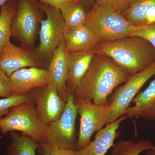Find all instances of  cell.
<instances>
[{
    "instance_id": "obj_3",
    "label": "cell",
    "mask_w": 155,
    "mask_h": 155,
    "mask_svg": "<svg viewBox=\"0 0 155 155\" xmlns=\"http://www.w3.org/2000/svg\"><path fill=\"white\" fill-rule=\"evenodd\" d=\"M85 25L98 43L130 36L138 27L110 6L96 3L87 13Z\"/></svg>"
},
{
    "instance_id": "obj_2",
    "label": "cell",
    "mask_w": 155,
    "mask_h": 155,
    "mask_svg": "<svg viewBox=\"0 0 155 155\" xmlns=\"http://www.w3.org/2000/svg\"><path fill=\"white\" fill-rule=\"evenodd\" d=\"M96 53L109 57L132 75L155 63V49L144 39L137 36L98 43Z\"/></svg>"
},
{
    "instance_id": "obj_9",
    "label": "cell",
    "mask_w": 155,
    "mask_h": 155,
    "mask_svg": "<svg viewBox=\"0 0 155 155\" xmlns=\"http://www.w3.org/2000/svg\"><path fill=\"white\" fill-rule=\"evenodd\" d=\"M109 102L97 105L89 101L82 100L77 104V112L80 117V125L77 138V150L84 148L90 142L92 135L106 125Z\"/></svg>"
},
{
    "instance_id": "obj_20",
    "label": "cell",
    "mask_w": 155,
    "mask_h": 155,
    "mask_svg": "<svg viewBox=\"0 0 155 155\" xmlns=\"http://www.w3.org/2000/svg\"><path fill=\"white\" fill-rule=\"evenodd\" d=\"M17 9L15 0H8L0 11V53L11 36V25Z\"/></svg>"
},
{
    "instance_id": "obj_19",
    "label": "cell",
    "mask_w": 155,
    "mask_h": 155,
    "mask_svg": "<svg viewBox=\"0 0 155 155\" xmlns=\"http://www.w3.org/2000/svg\"><path fill=\"white\" fill-rule=\"evenodd\" d=\"M11 142L6 149L7 155H37L36 150L40 144L23 133L10 132Z\"/></svg>"
},
{
    "instance_id": "obj_11",
    "label": "cell",
    "mask_w": 155,
    "mask_h": 155,
    "mask_svg": "<svg viewBox=\"0 0 155 155\" xmlns=\"http://www.w3.org/2000/svg\"><path fill=\"white\" fill-rule=\"evenodd\" d=\"M48 65L39 58L34 49L17 46L10 40L0 53V70L8 76L22 68L35 67L47 69Z\"/></svg>"
},
{
    "instance_id": "obj_4",
    "label": "cell",
    "mask_w": 155,
    "mask_h": 155,
    "mask_svg": "<svg viewBox=\"0 0 155 155\" xmlns=\"http://www.w3.org/2000/svg\"><path fill=\"white\" fill-rule=\"evenodd\" d=\"M0 130L3 134L12 131H21L38 143H44L48 132L47 125L37 116L35 104L31 98L12 108L0 120Z\"/></svg>"
},
{
    "instance_id": "obj_1",
    "label": "cell",
    "mask_w": 155,
    "mask_h": 155,
    "mask_svg": "<svg viewBox=\"0 0 155 155\" xmlns=\"http://www.w3.org/2000/svg\"><path fill=\"white\" fill-rule=\"evenodd\" d=\"M131 76L111 58L96 54L73 95L74 104L85 100L97 105L106 104L114 89Z\"/></svg>"
},
{
    "instance_id": "obj_17",
    "label": "cell",
    "mask_w": 155,
    "mask_h": 155,
    "mask_svg": "<svg viewBox=\"0 0 155 155\" xmlns=\"http://www.w3.org/2000/svg\"><path fill=\"white\" fill-rule=\"evenodd\" d=\"M135 105L129 107L124 115L129 117L155 120V78L133 100Z\"/></svg>"
},
{
    "instance_id": "obj_6",
    "label": "cell",
    "mask_w": 155,
    "mask_h": 155,
    "mask_svg": "<svg viewBox=\"0 0 155 155\" xmlns=\"http://www.w3.org/2000/svg\"><path fill=\"white\" fill-rule=\"evenodd\" d=\"M40 5L46 17L41 23L39 43L34 51L48 65L53 53L64 39L65 26L60 9L41 3Z\"/></svg>"
},
{
    "instance_id": "obj_30",
    "label": "cell",
    "mask_w": 155,
    "mask_h": 155,
    "mask_svg": "<svg viewBox=\"0 0 155 155\" xmlns=\"http://www.w3.org/2000/svg\"><path fill=\"white\" fill-rule=\"evenodd\" d=\"M8 0H0V7H2Z\"/></svg>"
},
{
    "instance_id": "obj_15",
    "label": "cell",
    "mask_w": 155,
    "mask_h": 155,
    "mask_svg": "<svg viewBox=\"0 0 155 155\" xmlns=\"http://www.w3.org/2000/svg\"><path fill=\"white\" fill-rule=\"evenodd\" d=\"M67 55L63 39L53 53L47 68L58 94L66 102L69 95L67 85L68 75Z\"/></svg>"
},
{
    "instance_id": "obj_33",
    "label": "cell",
    "mask_w": 155,
    "mask_h": 155,
    "mask_svg": "<svg viewBox=\"0 0 155 155\" xmlns=\"http://www.w3.org/2000/svg\"><path fill=\"white\" fill-rule=\"evenodd\" d=\"M125 1H126V2H127V3H128V2H129L130 0H125Z\"/></svg>"
},
{
    "instance_id": "obj_10",
    "label": "cell",
    "mask_w": 155,
    "mask_h": 155,
    "mask_svg": "<svg viewBox=\"0 0 155 155\" xmlns=\"http://www.w3.org/2000/svg\"><path fill=\"white\" fill-rule=\"evenodd\" d=\"M30 93L35 104L37 116L42 123L48 125L60 118L67 102L59 96L52 81L34 89Z\"/></svg>"
},
{
    "instance_id": "obj_24",
    "label": "cell",
    "mask_w": 155,
    "mask_h": 155,
    "mask_svg": "<svg viewBox=\"0 0 155 155\" xmlns=\"http://www.w3.org/2000/svg\"><path fill=\"white\" fill-rule=\"evenodd\" d=\"M130 36H137L144 39L153 47L155 49V23L148 26L138 27Z\"/></svg>"
},
{
    "instance_id": "obj_22",
    "label": "cell",
    "mask_w": 155,
    "mask_h": 155,
    "mask_svg": "<svg viewBox=\"0 0 155 155\" xmlns=\"http://www.w3.org/2000/svg\"><path fill=\"white\" fill-rule=\"evenodd\" d=\"M154 146L149 140H121L114 143L111 155H139L144 151L153 149Z\"/></svg>"
},
{
    "instance_id": "obj_27",
    "label": "cell",
    "mask_w": 155,
    "mask_h": 155,
    "mask_svg": "<svg viewBox=\"0 0 155 155\" xmlns=\"http://www.w3.org/2000/svg\"><path fill=\"white\" fill-rule=\"evenodd\" d=\"M96 3L98 5L110 6L120 14L124 11L127 5L125 0H96Z\"/></svg>"
},
{
    "instance_id": "obj_8",
    "label": "cell",
    "mask_w": 155,
    "mask_h": 155,
    "mask_svg": "<svg viewBox=\"0 0 155 155\" xmlns=\"http://www.w3.org/2000/svg\"><path fill=\"white\" fill-rule=\"evenodd\" d=\"M155 75V63L141 72L131 75L124 85L119 87L109 101L106 125L114 122L124 115L140 90Z\"/></svg>"
},
{
    "instance_id": "obj_12",
    "label": "cell",
    "mask_w": 155,
    "mask_h": 155,
    "mask_svg": "<svg viewBox=\"0 0 155 155\" xmlns=\"http://www.w3.org/2000/svg\"><path fill=\"white\" fill-rule=\"evenodd\" d=\"M9 78L12 95L27 94L34 89L45 86L52 81L47 69L35 67L19 69Z\"/></svg>"
},
{
    "instance_id": "obj_23",
    "label": "cell",
    "mask_w": 155,
    "mask_h": 155,
    "mask_svg": "<svg viewBox=\"0 0 155 155\" xmlns=\"http://www.w3.org/2000/svg\"><path fill=\"white\" fill-rule=\"evenodd\" d=\"M31 98L30 93L23 95H14L0 99V120L6 116L12 108Z\"/></svg>"
},
{
    "instance_id": "obj_16",
    "label": "cell",
    "mask_w": 155,
    "mask_h": 155,
    "mask_svg": "<svg viewBox=\"0 0 155 155\" xmlns=\"http://www.w3.org/2000/svg\"><path fill=\"white\" fill-rule=\"evenodd\" d=\"M121 14L134 26L152 25L155 23V0H130Z\"/></svg>"
},
{
    "instance_id": "obj_32",
    "label": "cell",
    "mask_w": 155,
    "mask_h": 155,
    "mask_svg": "<svg viewBox=\"0 0 155 155\" xmlns=\"http://www.w3.org/2000/svg\"><path fill=\"white\" fill-rule=\"evenodd\" d=\"M145 155H153L152 154L151 152V151L149 150L148 152Z\"/></svg>"
},
{
    "instance_id": "obj_5",
    "label": "cell",
    "mask_w": 155,
    "mask_h": 155,
    "mask_svg": "<svg viewBox=\"0 0 155 155\" xmlns=\"http://www.w3.org/2000/svg\"><path fill=\"white\" fill-rule=\"evenodd\" d=\"M44 12L35 0H18L11 25V36L20 46L33 50Z\"/></svg>"
},
{
    "instance_id": "obj_13",
    "label": "cell",
    "mask_w": 155,
    "mask_h": 155,
    "mask_svg": "<svg viewBox=\"0 0 155 155\" xmlns=\"http://www.w3.org/2000/svg\"><path fill=\"white\" fill-rule=\"evenodd\" d=\"M128 118L123 115L118 119L108 124L97 131L94 140L82 149L75 151L76 155H105L114 144L115 139L119 136L118 129L120 123Z\"/></svg>"
},
{
    "instance_id": "obj_34",
    "label": "cell",
    "mask_w": 155,
    "mask_h": 155,
    "mask_svg": "<svg viewBox=\"0 0 155 155\" xmlns=\"http://www.w3.org/2000/svg\"><path fill=\"white\" fill-rule=\"evenodd\" d=\"M1 7H0V11H1Z\"/></svg>"
},
{
    "instance_id": "obj_29",
    "label": "cell",
    "mask_w": 155,
    "mask_h": 155,
    "mask_svg": "<svg viewBox=\"0 0 155 155\" xmlns=\"http://www.w3.org/2000/svg\"><path fill=\"white\" fill-rule=\"evenodd\" d=\"M93 0H82V3L85 7V6H88L91 5Z\"/></svg>"
},
{
    "instance_id": "obj_31",
    "label": "cell",
    "mask_w": 155,
    "mask_h": 155,
    "mask_svg": "<svg viewBox=\"0 0 155 155\" xmlns=\"http://www.w3.org/2000/svg\"><path fill=\"white\" fill-rule=\"evenodd\" d=\"M150 151L153 155H155V146H154L153 148V149L150 150Z\"/></svg>"
},
{
    "instance_id": "obj_18",
    "label": "cell",
    "mask_w": 155,
    "mask_h": 155,
    "mask_svg": "<svg viewBox=\"0 0 155 155\" xmlns=\"http://www.w3.org/2000/svg\"><path fill=\"white\" fill-rule=\"evenodd\" d=\"M64 39L67 53L95 50L98 43L85 25L65 30Z\"/></svg>"
},
{
    "instance_id": "obj_25",
    "label": "cell",
    "mask_w": 155,
    "mask_h": 155,
    "mask_svg": "<svg viewBox=\"0 0 155 155\" xmlns=\"http://www.w3.org/2000/svg\"><path fill=\"white\" fill-rule=\"evenodd\" d=\"M38 152L42 155H76L75 151L62 150L50 146L45 143H40Z\"/></svg>"
},
{
    "instance_id": "obj_26",
    "label": "cell",
    "mask_w": 155,
    "mask_h": 155,
    "mask_svg": "<svg viewBox=\"0 0 155 155\" xmlns=\"http://www.w3.org/2000/svg\"><path fill=\"white\" fill-rule=\"evenodd\" d=\"M12 95L9 76L0 70V97L6 98Z\"/></svg>"
},
{
    "instance_id": "obj_28",
    "label": "cell",
    "mask_w": 155,
    "mask_h": 155,
    "mask_svg": "<svg viewBox=\"0 0 155 155\" xmlns=\"http://www.w3.org/2000/svg\"><path fill=\"white\" fill-rule=\"evenodd\" d=\"M41 3L58 9L72 3L82 2V0H38Z\"/></svg>"
},
{
    "instance_id": "obj_7",
    "label": "cell",
    "mask_w": 155,
    "mask_h": 155,
    "mask_svg": "<svg viewBox=\"0 0 155 155\" xmlns=\"http://www.w3.org/2000/svg\"><path fill=\"white\" fill-rule=\"evenodd\" d=\"M77 114L73 95L69 94L60 118L47 125V134L44 143L60 149L76 151L77 139L75 124Z\"/></svg>"
},
{
    "instance_id": "obj_14",
    "label": "cell",
    "mask_w": 155,
    "mask_h": 155,
    "mask_svg": "<svg viewBox=\"0 0 155 155\" xmlns=\"http://www.w3.org/2000/svg\"><path fill=\"white\" fill-rule=\"evenodd\" d=\"M96 54L95 50L67 53V85L69 94H74Z\"/></svg>"
},
{
    "instance_id": "obj_21",
    "label": "cell",
    "mask_w": 155,
    "mask_h": 155,
    "mask_svg": "<svg viewBox=\"0 0 155 155\" xmlns=\"http://www.w3.org/2000/svg\"><path fill=\"white\" fill-rule=\"evenodd\" d=\"M60 10L65 24V30L85 25L87 14L82 2L69 4Z\"/></svg>"
}]
</instances>
